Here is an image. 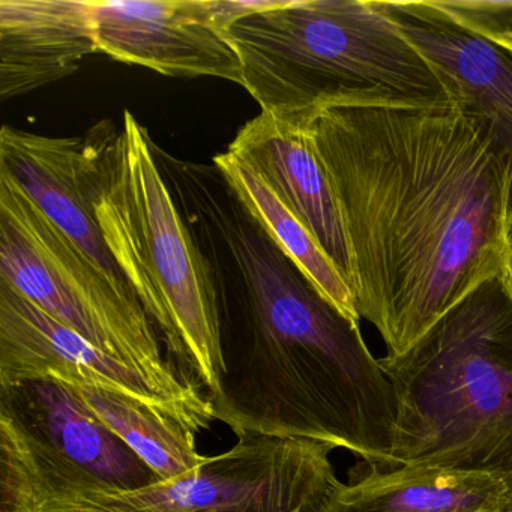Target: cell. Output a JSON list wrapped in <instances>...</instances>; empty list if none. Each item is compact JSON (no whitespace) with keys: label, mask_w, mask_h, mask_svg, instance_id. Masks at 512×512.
<instances>
[{"label":"cell","mask_w":512,"mask_h":512,"mask_svg":"<svg viewBox=\"0 0 512 512\" xmlns=\"http://www.w3.org/2000/svg\"><path fill=\"white\" fill-rule=\"evenodd\" d=\"M94 53L92 0H0V100L65 79Z\"/></svg>","instance_id":"4fadbf2b"},{"label":"cell","mask_w":512,"mask_h":512,"mask_svg":"<svg viewBox=\"0 0 512 512\" xmlns=\"http://www.w3.org/2000/svg\"><path fill=\"white\" fill-rule=\"evenodd\" d=\"M68 385L154 472L158 481H173L190 475L208 461V457L197 452L196 433L163 410L95 386Z\"/></svg>","instance_id":"9a60e30c"},{"label":"cell","mask_w":512,"mask_h":512,"mask_svg":"<svg viewBox=\"0 0 512 512\" xmlns=\"http://www.w3.org/2000/svg\"><path fill=\"white\" fill-rule=\"evenodd\" d=\"M332 449L313 440L241 436L190 475L137 490L43 482L20 512H316L340 482Z\"/></svg>","instance_id":"8992f818"},{"label":"cell","mask_w":512,"mask_h":512,"mask_svg":"<svg viewBox=\"0 0 512 512\" xmlns=\"http://www.w3.org/2000/svg\"><path fill=\"white\" fill-rule=\"evenodd\" d=\"M493 41H496V43L500 44V46L506 47V49L512 50V34L503 35V37L499 38H494Z\"/></svg>","instance_id":"d6986e66"},{"label":"cell","mask_w":512,"mask_h":512,"mask_svg":"<svg viewBox=\"0 0 512 512\" xmlns=\"http://www.w3.org/2000/svg\"><path fill=\"white\" fill-rule=\"evenodd\" d=\"M505 274L506 277H508L509 283H511L512 287V248L511 251H509L508 257H506Z\"/></svg>","instance_id":"ffe728a7"},{"label":"cell","mask_w":512,"mask_h":512,"mask_svg":"<svg viewBox=\"0 0 512 512\" xmlns=\"http://www.w3.org/2000/svg\"><path fill=\"white\" fill-rule=\"evenodd\" d=\"M434 7L481 37L512 34V2L490 0H431Z\"/></svg>","instance_id":"e0dca14e"},{"label":"cell","mask_w":512,"mask_h":512,"mask_svg":"<svg viewBox=\"0 0 512 512\" xmlns=\"http://www.w3.org/2000/svg\"><path fill=\"white\" fill-rule=\"evenodd\" d=\"M296 512H302V511H296Z\"/></svg>","instance_id":"44dd1931"},{"label":"cell","mask_w":512,"mask_h":512,"mask_svg":"<svg viewBox=\"0 0 512 512\" xmlns=\"http://www.w3.org/2000/svg\"><path fill=\"white\" fill-rule=\"evenodd\" d=\"M245 0H92L98 50L170 77H218L241 85L229 25Z\"/></svg>","instance_id":"52a82bcc"},{"label":"cell","mask_w":512,"mask_h":512,"mask_svg":"<svg viewBox=\"0 0 512 512\" xmlns=\"http://www.w3.org/2000/svg\"><path fill=\"white\" fill-rule=\"evenodd\" d=\"M334 191L361 319L388 355L505 268L509 167L455 104H343L301 116Z\"/></svg>","instance_id":"6da1fadb"},{"label":"cell","mask_w":512,"mask_h":512,"mask_svg":"<svg viewBox=\"0 0 512 512\" xmlns=\"http://www.w3.org/2000/svg\"><path fill=\"white\" fill-rule=\"evenodd\" d=\"M481 469L490 470V472L502 476L503 481L506 482L509 491H511L512 497V431L508 434V437L491 452L490 457L484 461ZM509 512H512V506Z\"/></svg>","instance_id":"ac0fdd59"},{"label":"cell","mask_w":512,"mask_h":512,"mask_svg":"<svg viewBox=\"0 0 512 512\" xmlns=\"http://www.w3.org/2000/svg\"><path fill=\"white\" fill-rule=\"evenodd\" d=\"M0 413L44 454L64 461L109 490H137L158 481L64 380L0 386Z\"/></svg>","instance_id":"30bf717a"},{"label":"cell","mask_w":512,"mask_h":512,"mask_svg":"<svg viewBox=\"0 0 512 512\" xmlns=\"http://www.w3.org/2000/svg\"><path fill=\"white\" fill-rule=\"evenodd\" d=\"M379 364L395 398L385 469H481L512 431V287L505 268L409 349Z\"/></svg>","instance_id":"277c9868"},{"label":"cell","mask_w":512,"mask_h":512,"mask_svg":"<svg viewBox=\"0 0 512 512\" xmlns=\"http://www.w3.org/2000/svg\"><path fill=\"white\" fill-rule=\"evenodd\" d=\"M0 170L19 184L116 289L137 299L98 227L85 139L41 136L4 125L0 130Z\"/></svg>","instance_id":"7c38bea8"},{"label":"cell","mask_w":512,"mask_h":512,"mask_svg":"<svg viewBox=\"0 0 512 512\" xmlns=\"http://www.w3.org/2000/svg\"><path fill=\"white\" fill-rule=\"evenodd\" d=\"M241 86L283 118L326 106H455L376 0H251L229 25Z\"/></svg>","instance_id":"7a4b0ae2"},{"label":"cell","mask_w":512,"mask_h":512,"mask_svg":"<svg viewBox=\"0 0 512 512\" xmlns=\"http://www.w3.org/2000/svg\"><path fill=\"white\" fill-rule=\"evenodd\" d=\"M511 506L508 485L490 470L404 464L338 482L316 512H509Z\"/></svg>","instance_id":"5bb4252c"},{"label":"cell","mask_w":512,"mask_h":512,"mask_svg":"<svg viewBox=\"0 0 512 512\" xmlns=\"http://www.w3.org/2000/svg\"><path fill=\"white\" fill-rule=\"evenodd\" d=\"M0 281L140 374L196 433L214 421L208 397L164 358L157 328L0 170Z\"/></svg>","instance_id":"5b68a950"},{"label":"cell","mask_w":512,"mask_h":512,"mask_svg":"<svg viewBox=\"0 0 512 512\" xmlns=\"http://www.w3.org/2000/svg\"><path fill=\"white\" fill-rule=\"evenodd\" d=\"M85 143L92 206L110 254L170 353L211 394L223 374L214 290L157 145L131 112L122 130L103 121Z\"/></svg>","instance_id":"3957f363"},{"label":"cell","mask_w":512,"mask_h":512,"mask_svg":"<svg viewBox=\"0 0 512 512\" xmlns=\"http://www.w3.org/2000/svg\"><path fill=\"white\" fill-rule=\"evenodd\" d=\"M46 377L127 395L163 410L196 433L137 371L101 352L0 281V386Z\"/></svg>","instance_id":"9c48e42d"},{"label":"cell","mask_w":512,"mask_h":512,"mask_svg":"<svg viewBox=\"0 0 512 512\" xmlns=\"http://www.w3.org/2000/svg\"><path fill=\"white\" fill-rule=\"evenodd\" d=\"M214 166L223 172L269 235L311 284L341 313L359 322L361 317L356 310L355 296L343 275L323 253L301 221L281 205L260 176L230 152L215 155Z\"/></svg>","instance_id":"2e32d148"},{"label":"cell","mask_w":512,"mask_h":512,"mask_svg":"<svg viewBox=\"0 0 512 512\" xmlns=\"http://www.w3.org/2000/svg\"><path fill=\"white\" fill-rule=\"evenodd\" d=\"M376 4L436 68L454 103L505 158L512 224V50L464 28L431 0Z\"/></svg>","instance_id":"ba28073f"},{"label":"cell","mask_w":512,"mask_h":512,"mask_svg":"<svg viewBox=\"0 0 512 512\" xmlns=\"http://www.w3.org/2000/svg\"><path fill=\"white\" fill-rule=\"evenodd\" d=\"M227 152L260 176L352 289V262L340 209L301 116L262 112L239 130Z\"/></svg>","instance_id":"8fae6325"}]
</instances>
